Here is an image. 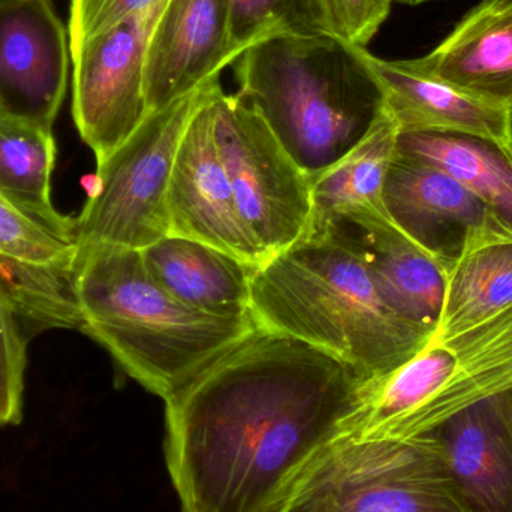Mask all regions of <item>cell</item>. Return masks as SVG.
Here are the masks:
<instances>
[{
  "mask_svg": "<svg viewBox=\"0 0 512 512\" xmlns=\"http://www.w3.org/2000/svg\"><path fill=\"white\" fill-rule=\"evenodd\" d=\"M164 5L71 50L72 114L81 138L95 153L96 164L122 146L149 114L144 90L147 47Z\"/></svg>",
  "mask_w": 512,
  "mask_h": 512,
  "instance_id": "cell-9",
  "label": "cell"
},
{
  "mask_svg": "<svg viewBox=\"0 0 512 512\" xmlns=\"http://www.w3.org/2000/svg\"><path fill=\"white\" fill-rule=\"evenodd\" d=\"M508 391H510V396H511V400H512V388H511V390H508Z\"/></svg>",
  "mask_w": 512,
  "mask_h": 512,
  "instance_id": "cell-29",
  "label": "cell"
},
{
  "mask_svg": "<svg viewBox=\"0 0 512 512\" xmlns=\"http://www.w3.org/2000/svg\"><path fill=\"white\" fill-rule=\"evenodd\" d=\"M75 273L81 331L164 400L258 327L252 313L219 318L180 303L150 276L137 249L93 246L77 255Z\"/></svg>",
  "mask_w": 512,
  "mask_h": 512,
  "instance_id": "cell-3",
  "label": "cell"
},
{
  "mask_svg": "<svg viewBox=\"0 0 512 512\" xmlns=\"http://www.w3.org/2000/svg\"><path fill=\"white\" fill-rule=\"evenodd\" d=\"M394 0H286L279 32L328 36L366 48L390 15Z\"/></svg>",
  "mask_w": 512,
  "mask_h": 512,
  "instance_id": "cell-24",
  "label": "cell"
},
{
  "mask_svg": "<svg viewBox=\"0 0 512 512\" xmlns=\"http://www.w3.org/2000/svg\"><path fill=\"white\" fill-rule=\"evenodd\" d=\"M512 307V234L492 231L465 249L447 273L444 309L432 340L460 336Z\"/></svg>",
  "mask_w": 512,
  "mask_h": 512,
  "instance_id": "cell-21",
  "label": "cell"
},
{
  "mask_svg": "<svg viewBox=\"0 0 512 512\" xmlns=\"http://www.w3.org/2000/svg\"><path fill=\"white\" fill-rule=\"evenodd\" d=\"M385 108L400 132H459L512 146V111L478 101L415 68L411 59L385 60L364 48Z\"/></svg>",
  "mask_w": 512,
  "mask_h": 512,
  "instance_id": "cell-18",
  "label": "cell"
},
{
  "mask_svg": "<svg viewBox=\"0 0 512 512\" xmlns=\"http://www.w3.org/2000/svg\"><path fill=\"white\" fill-rule=\"evenodd\" d=\"M273 512H472L451 483L435 435H346L319 451Z\"/></svg>",
  "mask_w": 512,
  "mask_h": 512,
  "instance_id": "cell-6",
  "label": "cell"
},
{
  "mask_svg": "<svg viewBox=\"0 0 512 512\" xmlns=\"http://www.w3.org/2000/svg\"><path fill=\"white\" fill-rule=\"evenodd\" d=\"M69 59V33L51 0H0V114L51 128Z\"/></svg>",
  "mask_w": 512,
  "mask_h": 512,
  "instance_id": "cell-12",
  "label": "cell"
},
{
  "mask_svg": "<svg viewBox=\"0 0 512 512\" xmlns=\"http://www.w3.org/2000/svg\"><path fill=\"white\" fill-rule=\"evenodd\" d=\"M77 242L51 231L0 194V285L32 331L83 327Z\"/></svg>",
  "mask_w": 512,
  "mask_h": 512,
  "instance_id": "cell-10",
  "label": "cell"
},
{
  "mask_svg": "<svg viewBox=\"0 0 512 512\" xmlns=\"http://www.w3.org/2000/svg\"><path fill=\"white\" fill-rule=\"evenodd\" d=\"M213 134L243 224L264 258L294 245L309 230V177L246 99L219 87L210 99Z\"/></svg>",
  "mask_w": 512,
  "mask_h": 512,
  "instance_id": "cell-8",
  "label": "cell"
},
{
  "mask_svg": "<svg viewBox=\"0 0 512 512\" xmlns=\"http://www.w3.org/2000/svg\"><path fill=\"white\" fill-rule=\"evenodd\" d=\"M366 262L385 303L406 321L435 336L444 309L447 271L382 216L330 219Z\"/></svg>",
  "mask_w": 512,
  "mask_h": 512,
  "instance_id": "cell-15",
  "label": "cell"
},
{
  "mask_svg": "<svg viewBox=\"0 0 512 512\" xmlns=\"http://www.w3.org/2000/svg\"><path fill=\"white\" fill-rule=\"evenodd\" d=\"M399 132L396 120L384 108L358 146L309 180L313 204L310 222L360 216L388 218L382 195L388 168L396 156Z\"/></svg>",
  "mask_w": 512,
  "mask_h": 512,
  "instance_id": "cell-22",
  "label": "cell"
},
{
  "mask_svg": "<svg viewBox=\"0 0 512 512\" xmlns=\"http://www.w3.org/2000/svg\"><path fill=\"white\" fill-rule=\"evenodd\" d=\"M378 379L256 327L165 400L182 512H273L304 466L358 429Z\"/></svg>",
  "mask_w": 512,
  "mask_h": 512,
  "instance_id": "cell-1",
  "label": "cell"
},
{
  "mask_svg": "<svg viewBox=\"0 0 512 512\" xmlns=\"http://www.w3.org/2000/svg\"><path fill=\"white\" fill-rule=\"evenodd\" d=\"M411 60L424 74L512 111V0H483L435 50Z\"/></svg>",
  "mask_w": 512,
  "mask_h": 512,
  "instance_id": "cell-17",
  "label": "cell"
},
{
  "mask_svg": "<svg viewBox=\"0 0 512 512\" xmlns=\"http://www.w3.org/2000/svg\"><path fill=\"white\" fill-rule=\"evenodd\" d=\"M141 255L150 276L180 303L219 318L251 315L254 265L174 234Z\"/></svg>",
  "mask_w": 512,
  "mask_h": 512,
  "instance_id": "cell-19",
  "label": "cell"
},
{
  "mask_svg": "<svg viewBox=\"0 0 512 512\" xmlns=\"http://www.w3.org/2000/svg\"><path fill=\"white\" fill-rule=\"evenodd\" d=\"M219 77L174 104L147 114L96 171L95 191L75 218L77 255L93 246L149 248L170 234L168 188L177 150Z\"/></svg>",
  "mask_w": 512,
  "mask_h": 512,
  "instance_id": "cell-7",
  "label": "cell"
},
{
  "mask_svg": "<svg viewBox=\"0 0 512 512\" xmlns=\"http://www.w3.org/2000/svg\"><path fill=\"white\" fill-rule=\"evenodd\" d=\"M167 0H71L69 48L137 15L161 8Z\"/></svg>",
  "mask_w": 512,
  "mask_h": 512,
  "instance_id": "cell-26",
  "label": "cell"
},
{
  "mask_svg": "<svg viewBox=\"0 0 512 512\" xmlns=\"http://www.w3.org/2000/svg\"><path fill=\"white\" fill-rule=\"evenodd\" d=\"M26 349L23 321L0 285V426H17L23 418Z\"/></svg>",
  "mask_w": 512,
  "mask_h": 512,
  "instance_id": "cell-25",
  "label": "cell"
},
{
  "mask_svg": "<svg viewBox=\"0 0 512 512\" xmlns=\"http://www.w3.org/2000/svg\"><path fill=\"white\" fill-rule=\"evenodd\" d=\"M54 162L51 128L0 114V194L54 233L77 242L75 218L51 203Z\"/></svg>",
  "mask_w": 512,
  "mask_h": 512,
  "instance_id": "cell-23",
  "label": "cell"
},
{
  "mask_svg": "<svg viewBox=\"0 0 512 512\" xmlns=\"http://www.w3.org/2000/svg\"><path fill=\"white\" fill-rule=\"evenodd\" d=\"M198 108L177 150L168 188L170 234L197 240L258 268L267 259L243 224L213 134L210 99Z\"/></svg>",
  "mask_w": 512,
  "mask_h": 512,
  "instance_id": "cell-11",
  "label": "cell"
},
{
  "mask_svg": "<svg viewBox=\"0 0 512 512\" xmlns=\"http://www.w3.org/2000/svg\"><path fill=\"white\" fill-rule=\"evenodd\" d=\"M256 325L303 340L381 379L432 342L379 294L366 262L330 224L309 230L256 268Z\"/></svg>",
  "mask_w": 512,
  "mask_h": 512,
  "instance_id": "cell-2",
  "label": "cell"
},
{
  "mask_svg": "<svg viewBox=\"0 0 512 512\" xmlns=\"http://www.w3.org/2000/svg\"><path fill=\"white\" fill-rule=\"evenodd\" d=\"M512 388V307L450 340L432 342L376 381L361 439L432 435L463 409Z\"/></svg>",
  "mask_w": 512,
  "mask_h": 512,
  "instance_id": "cell-5",
  "label": "cell"
},
{
  "mask_svg": "<svg viewBox=\"0 0 512 512\" xmlns=\"http://www.w3.org/2000/svg\"><path fill=\"white\" fill-rule=\"evenodd\" d=\"M432 435L441 444L454 489L472 512H512L510 391L480 400Z\"/></svg>",
  "mask_w": 512,
  "mask_h": 512,
  "instance_id": "cell-16",
  "label": "cell"
},
{
  "mask_svg": "<svg viewBox=\"0 0 512 512\" xmlns=\"http://www.w3.org/2000/svg\"><path fill=\"white\" fill-rule=\"evenodd\" d=\"M363 53L328 36L276 32L237 59L239 95L309 180L348 155L384 113Z\"/></svg>",
  "mask_w": 512,
  "mask_h": 512,
  "instance_id": "cell-4",
  "label": "cell"
},
{
  "mask_svg": "<svg viewBox=\"0 0 512 512\" xmlns=\"http://www.w3.org/2000/svg\"><path fill=\"white\" fill-rule=\"evenodd\" d=\"M382 200L390 221L447 273L478 237L507 231L453 177L397 152L388 168Z\"/></svg>",
  "mask_w": 512,
  "mask_h": 512,
  "instance_id": "cell-13",
  "label": "cell"
},
{
  "mask_svg": "<svg viewBox=\"0 0 512 512\" xmlns=\"http://www.w3.org/2000/svg\"><path fill=\"white\" fill-rule=\"evenodd\" d=\"M399 155L444 171L512 234V146L459 132H399Z\"/></svg>",
  "mask_w": 512,
  "mask_h": 512,
  "instance_id": "cell-20",
  "label": "cell"
},
{
  "mask_svg": "<svg viewBox=\"0 0 512 512\" xmlns=\"http://www.w3.org/2000/svg\"><path fill=\"white\" fill-rule=\"evenodd\" d=\"M237 59L227 0H167L147 47L149 113L206 86Z\"/></svg>",
  "mask_w": 512,
  "mask_h": 512,
  "instance_id": "cell-14",
  "label": "cell"
},
{
  "mask_svg": "<svg viewBox=\"0 0 512 512\" xmlns=\"http://www.w3.org/2000/svg\"><path fill=\"white\" fill-rule=\"evenodd\" d=\"M231 42L240 54L259 39L279 32L286 0H227Z\"/></svg>",
  "mask_w": 512,
  "mask_h": 512,
  "instance_id": "cell-27",
  "label": "cell"
},
{
  "mask_svg": "<svg viewBox=\"0 0 512 512\" xmlns=\"http://www.w3.org/2000/svg\"><path fill=\"white\" fill-rule=\"evenodd\" d=\"M406 5H420V3L432 2V0H399Z\"/></svg>",
  "mask_w": 512,
  "mask_h": 512,
  "instance_id": "cell-28",
  "label": "cell"
}]
</instances>
